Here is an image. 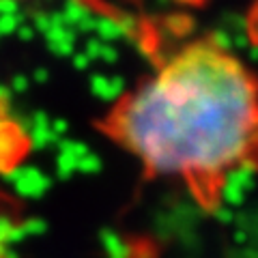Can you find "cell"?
Returning <instances> with one entry per match:
<instances>
[{
    "label": "cell",
    "mask_w": 258,
    "mask_h": 258,
    "mask_svg": "<svg viewBox=\"0 0 258 258\" xmlns=\"http://www.w3.org/2000/svg\"><path fill=\"white\" fill-rule=\"evenodd\" d=\"M97 129L147 176L185 181L215 213L226 176L258 172V78L215 39H198L118 97Z\"/></svg>",
    "instance_id": "obj_1"
},
{
    "label": "cell",
    "mask_w": 258,
    "mask_h": 258,
    "mask_svg": "<svg viewBox=\"0 0 258 258\" xmlns=\"http://www.w3.org/2000/svg\"><path fill=\"white\" fill-rule=\"evenodd\" d=\"M91 88L97 97H101V99L114 101V99H118L120 91H123V82H120V80H108V78L95 76L91 80Z\"/></svg>",
    "instance_id": "obj_2"
},
{
    "label": "cell",
    "mask_w": 258,
    "mask_h": 258,
    "mask_svg": "<svg viewBox=\"0 0 258 258\" xmlns=\"http://www.w3.org/2000/svg\"><path fill=\"white\" fill-rule=\"evenodd\" d=\"M245 26H247V37L254 45H258V0L252 5V9L247 11L245 18Z\"/></svg>",
    "instance_id": "obj_3"
},
{
    "label": "cell",
    "mask_w": 258,
    "mask_h": 258,
    "mask_svg": "<svg viewBox=\"0 0 258 258\" xmlns=\"http://www.w3.org/2000/svg\"><path fill=\"white\" fill-rule=\"evenodd\" d=\"M78 168L80 170H84V172H97L101 168V164H99V159H97L95 155H86L82 157V159H78Z\"/></svg>",
    "instance_id": "obj_4"
}]
</instances>
